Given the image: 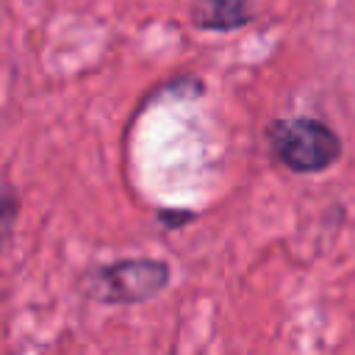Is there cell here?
I'll use <instances>...</instances> for the list:
<instances>
[{"label":"cell","mask_w":355,"mask_h":355,"mask_svg":"<svg viewBox=\"0 0 355 355\" xmlns=\"http://www.w3.org/2000/svg\"><path fill=\"white\" fill-rule=\"evenodd\" d=\"M263 141L275 161L294 175L327 172L344 150L341 136L316 116H280L263 125Z\"/></svg>","instance_id":"6da1fadb"},{"label":"cell","mask_w":355,"mask_h":355,"mask_svg":"<svg viewBox=\"0 0 355 355\" xmlns=\"http://www.w3.org/2000/svg\"><path fill=\"white\" fill-rule=\"evenodd\" d=\"M169 263L158 258H119L80 277V291L100 305H139L169 286Z\"/></svg>","instance_id":"7a4b0ae2"},{"label":"cell","mask_w":355,"mask_h":355,"mask_svg":"<svg viewBox=\"0 0 355 355\" xmlns=\"http://www.w3.org/2000/svg\"><path fill=\"white\" fill-rule=\"evenodd\" d=\"M191 25L205 33H233L255 19V0H191Z\"/></svg>","instance_id":"3957f363"},{"label":"cell","mask_w":355,"mask_h":355,"mask_svg":"<svg viewBox=\"0 0 355 355\" xmlns=\"http://www.w3.org/2000/svg\"><path fill=\"white\" fill-rule=\"evenodd\" d=\"M17 214H19L17 189H14V186H3V189H0V244H3V239H8V233L14 230Z\"/></svg>","instance_id":"277c9868"},{"label":"cell","mask_w":355,"mask_h":355,"mask_svg":"<svg viewBox=\"0 0 355 355\" xmlns=\"http://www.w3.org/2000/svg\"><path fill=\"white\" fill-rule=\"evenodd\" d=\"M155 216H158V222H161L166 230H175V227H186V225L194 219V211H183V208L166 211V208H161Z\"/></svg>","instance_id":"5b68a950"}]
</instances>
